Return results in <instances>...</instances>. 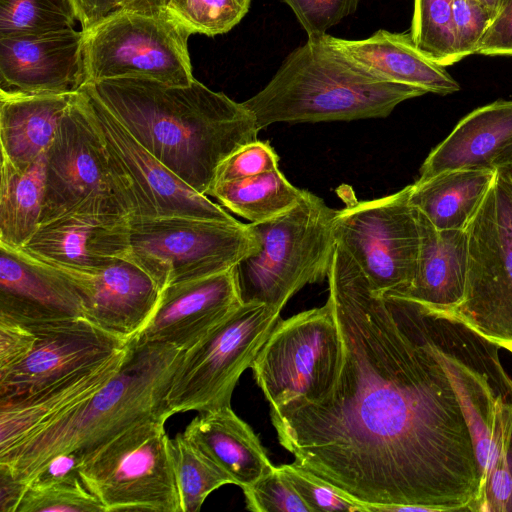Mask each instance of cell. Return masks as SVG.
<instances>
[{
  "mask_svg": "<svg viewBox=\"0 0 512 512\" xmlns=\"http://www.w3.org/2000/svg\"><path fill=\"white\" fill-rule=\"evenodd\" d=\"M512 149V101L498 100L461 119L424 160L418 180L459 169L495 170Z\"/></svg>",
  "mask_w": 512,
  "mask_h": 512,
  "instance_id": "23",
  "label": "cell"
},
{
  "mask_svg": "<svg viewBox=\"0 0 512 512\" xmlns=\"http://www.w3.org/2000/svg\"><path fill=\"white\" fill-rule=\"evenodd\" d=\"M71 0H0V38L75 29Z\"/></svg>",
  "mask_w": 512,
  "mask_h": 512,
  "instance_id": "31",
  "label": "cell"
},
{
  "mask_svg": "<svg viewBox=\"0 0 512 512\" xmlns=\"http://www.w3.org/2000/svg\"><path fill=\"white\" fill-rule=\"evenodd\" d=\"M130 248V217L111 207L89 204L41 223L19 249L48 264L93 271Z\"/></svg>",
  "mask_w": 512,
  "mask_h": 512,
  "instance_id": "17",
  "label": "cell"
},
{
  "mask_svg": "<svg viewBox=\"0 0 512 512\" xmlns=\"http://www.w3.org/2000/svg\"><path fill=\"white\" fill-rule=\"evenodd\" d=\"M182 512H197L207 496L229 478L184 434L171 439Z\"/></svg>",
  "mask_w": 512,
  "mask_h": 512,
  "instance_id": "32",
  "label": "cell"
},
{
  "mask_svg": "<svg viewBox=\"0 0 512 512\" xmlns=\"http://www.w3.org/2000/svg\"><path fill=\"white\" fill-rule=\"evenodd\" d=\"M80 465L81 460L75 452L58 454L49 459L26 485L43 487L80 477Z\"/></svg>",
  "mask_w": 512,
  "mask_h": 512,
  "instance_id": "43",
  "label": "cell"
},
{
  "mask_svg": "<svg viewBox=\"0 0 512 512\" xmlns=\"http://www.w3.org/2000/svg\"><path fill=\"white\" fill-rule=\"evenodd\" d=\"M328 299L343 348L332 390L270 408L294 464L369 512L470 511L481 472L452 383L405 299L336 245Z\"/></svg>",
  "mask_w": 512,
  "mask_h": 512,
  "instance_id": "1",
  "label": "cell"
},
{
  "mask_svg": "<svg viewBox=\"0 0 512 512\" xmlns=\"http://www.w3.org/2000/svg\"><path fill=\"white\" fill-rule=\"evenodd\" d=\"M304 189L293 186L278 169L256 176L215 183L209 196L228 210L261 223L280 216L301 200Z\"/></svg>",
  "mask_w": 512,
  "mask_h": 512,
  "instance_id": "30",
  "label": "cell"
},
{
  "mask_svg": "<svg viewBox=\"0 0 512 512\" xmlns=\"http://www.w3.org/2000/svg\"><path fill=\"white\" fill-rule=\"evenodd\" d=\"M330 40L360 66L388 81L439 95L460 89L445 66L417 48L410 33L380 29L365 39L348 40L330 35Z\"/></svg>",
  "mask_w": 512,
  "mask_h": 512,
  "instance_id": "25",
  "label": "cell"
},
{
  "mask_svg": "<svg viewBox=\"0 0 512 512\" xmlns=\"http://www.w3.org/2000/svg\"><path fill=\"white\" fill-rule=\"evenodd\" d=\"M242 490L253 512H311L278 467Z\"/></svg>",
  "mask_w": 512,
  "mask_h": 512,
  "instance_id": "37",
  "label": "cell"
},
{
  "mask_svg": "<svg viewBox=\"0 0 512 512\" xmlns=\"http://www.w3.org/2000/svg\"><path fill=\"white\" fill-rule=\"evenodd\" d=\"M424 94L365 69L324 34L308 37L288 54L265 87L243 104L261 130L280 122L387 117L401 102Z\"/></svg>",
  "mask_w": 512,
  "mask_h": 512,
  "instance_id": "4",
  "label": "cell"
},
{
  "mask_svg": "<svg viewBox=\"0 0 512 512\" xmlns=\"http://www.w3.org/2000/svg\"><path fill=\"white\" fill-rule=\"evenodd\" d=\"M294 12L308 37L321 36L354 13L361 0H280Z\"/></svg>",
  "mask_w": 512,
  "mask_h": 512,
  "instance_id": "39",
  "label": "cell"
},
{
  "mask_svg": "<svg viewBox=\"0 0 512 512\" xmlns=\"http://www.w3.org/2000/svg\"><path fill=\"white\" fill-rule=\"evenodd\" d=\"M495 171L512 189V149L497 162Z\"/></svg>",
  "mask_w": 512,
  "mask_h": 512,
  "instance_id": "47",
  "label": "cell"
},
{
  "mask_svg": "<svg viewBox=\"0 0 512 512\" xmlns=\"http://www.w3.org/2000/svg\"><path fill=\"white\" fill-rule=\"evenodd\" d=\"M183 350L131 339L118 372L93 396L32 436L0 453V466L27 484L52 457L75 452L82 460L94 449L141 421L160 418Z\"/></svg>",
  "mask_w": 512,
  "mask_h": 512,
  "instance_id": "3",
  "label": "cell"
},
{
  "mask_svg": "<svg viewBox=\"0 0 512 512\" xmlns=\"http://www.w3.org/2000/svg\"><path fill=\"white\" fill-rule=\"evenodd\" d=\"M82 31H88L120 9V0H71Z\"/></svg>",
  "mask_w": 512,
  "mask_h": 512,
  "instance_id": "44",
  "label": "cell"
},
{
  "mask_svg": "<svg viewBox=\"0 0 512 512\" xmlns=\"http://www.w3.org/2000/svg\"><path fill=\"white\" fill-rule=\"evenodd\" d=\"M252 0H169L166 13L191 34L216 36L234 28Z\"/></svg>",
  "mask_w": 512,
  "mask_h": 512,
  "instance_id": "34",
  "label": "cell"
},
{
  "mask_svg": "<svg viewBox=\"0 0 512 512\" xmlns=\"http://www.w3.org/2000/svg\"><path fill=\"white\" fill-rule=\"evenodd\" d=\"M411 185L337 210L333 232L377 294H402L417 267L420 233Z\"/></svg>",
  "mask_w": 512,
  "mask_h": 512,
  "instance_id": "14",
  "label": "cell"
},
{
  "mask_svg": "<svg viewBox=\"0 0 512 512\" xmlns=\"http://www.w3.org/2000/svg\"><path fill=\"white\" fill-rule=\"evenodd\" d=\"M46 154L20 170L1 157L0 244L19 249L40 225Z\"/></svg>",
  "mask_w": 512,
  "mask_h": 512,
  "instance_id": "29",
  "label": "cell"
},
{
  "mask_svg": "<svg viewBox=\"0 0 512 512\" xmlns=\"http://www.w3.org/2000/svg\"><path fill=\"white\" fill-rule=\"evenodd\" d=\"M35 342L36 335L29 326L0 316V374L19 365Z\"/></svg>",
  "mask_w": 512,
  "mask_h": 512,
  "instance_id": "41",
  "label": "cell"
},
{
  "mask_svg": "<svg viewBox=\"0 0 512 512\" xmlns=\"http://www.w3.org/2000/svg\"><path fill=\"white\" fill-rule=\"evenodd\" d=\"M48 265L74 287L86 319L127 340L147 325L160 300L162 291L157 284L128 258L93 271Z\"/></svg>",
  "mask_w": 512,
  "mask_h": 512,
  "instance_id": "19",
  "label": "cell"
},
{
  "mask_svg": "<svg viewBox=\"0 0 512 512\" xmlns=\"http://www.w3.org/2000/svg\"><path fill=\"white\" fill-rule=\"evenodd\" d=\"M78 100L102 142L111 177L130 218L237 221L176 176L85 87L78 92Z\"/></svg>",
  "mask_w": 512,
  "mask_h": 512,
  "instance_id": "10",
  "label": "cell"
},
{
  "mask_svg": "<svg viewBox=\"0 0 512 512\" xmlns=\"http://www.w3.org/2000/svg\"><path fill=\"white\" fill-rule=\"evenodd\" d=\"M259 241L249 224L184 216L130 218L126 256L162 291L236 267L256 253Z\"/></svg>",
  "mask_w": 512,
  "mask_h": 512,
  "instance_id": "8",
  "label": "cell"
},
{
  "mask_svg": "<svg viewBox=\"0 0 512 512\" xmlns=\"http://www.w3.org/2000/svg\"><path fill=\"white\" fill-rule=\"evenodd\" d=\"M26 488L25 483L15 479L5 467L0 466L1 512H17Z\"/></svg>",
  "mask_w": 512,
  "mask_h": 512,
  "instance_id": "45",
  "label": "cell"
},
{
  "mask_svg": "<svg viewBox=\"0 0 512 512\" xmlns=\"http://www.w3.org/2000/svg\"><path fill=\"white\" fill-rule=\"evenodd\" d=\"M73 96L0 94L1 157L23 170L45 155Z\"/></svg>",
  "mask_w": 512,
  "mask_h": 512,
  "instance_id": "27",
  "label": "cell"
},
{
  "mask_svg": "<svg viewBox=\"0 0 512 512\" xmlns=\"http://www.w3.org/2000/svg\"><path fill=\"white\" fill-rule=\"evenodd\" d=\"M84 32L0 38V94L78 93L86 84Z\"/></svg>",
  "mask_w": 512,
  "mask_h": 512,
  "instance_id": "18",
  "label": "cell"
},
{
  "mask_svg": "<svg viewBox=\"0 0 512 512\" xmlns=\"http://www.w3.org/2000/svg\"><path fill=\"white\" fill-rule=\"evenodd\" d=\"M404 299L458 397L482 486L504 460L512 442V378L501 364L500 347L452 313Z\"/></svg>",
  "mask_w": 512,
  "mask_h": 512,
  "instance_id": "5",
  "label": "cell"
},
{
  "mask_svg": "<svg viewBox=\"0 0 512 512\" xmlns=\"http://www.w3.org/2000/svg\"><path fill=\"white\" fill-rule=\"evenodd\" d=\"M0 316L27 326L85 318L81 298L45 262L0 244Z\"/></svg>",
  "mask_w": 512,
  "mask_h": 512,
  "instance_id": "21",
  "label": "cell"
},
{
  "mask_svg": "<svg viewBox=\"0 0 512 512\" xmlns=\"http://www.w3.org/2000/svg\"><path fill=\"white\" fill-rule=\"evenodd\" d=\"M184 434L229 478L231 484L247 487L275 466L259 438L231 406L200 412Z\"/></svg>",
  "mask_w": 512,
  "mask_h": 512,
  "instance_id": "26",
  "label": "cell"
},
{
  "mask_svg": "<svg viewBox=\"0 0 512 512\" xmlns=\"http://www.w3.org/2000/svg\"><path fill=\"white\" fill-rule=\"evenodd\" d=\"M278 162L279 157L270 143L257 139L237 149L219 165L214 184L273 171L278 169Z\"/></svg>",
  "mask_w": 512,
  "mask_h": 512,
  "instance_id": "38",
  "label": "cell"
},
{
  "mask_svg": "<svg viewBox=\"0 0 512 512\" xmlns=\"http://www.w3.org/2000/svg\"><path fill=\"white\" fill-rule=\"evenodd\" d=\"M235 267L165 287L147 325L146 342L191 348L242 305Z\"/></svg>",
  "mask_w": 512,
  "mask_h": 512,
  "instance_id": "20",
  "label": "cell"
},
{
  "mask_svg": "<svg viewBox=\"0 0 512 512\" xmlns=\"http://www.w3.org/2000/svg\"><path fill=\"white\" fill-rule=\"evenodd\" d=\"M343 348L329 305L280 320L250 368L271 407L293 400L316 402L329 394Z\"/></svg>",
  "mask_w": 512,
  "mask_h": 512,
  "instance_id": "13",
  "label": "cell"
},
{
  "mask_svg": "<svg viewBox=\"0 0 512 512\" xmlns=\"http://www.w3.org/2000/svg\"><path fill=\"white\" fill-rule=\"evenodd\" d=\"M278 469L294 487L311 512H369L366 505L350 498L333 485L296 466L294 463L278 466Z\"/></svg>",
  "mask_w": 512,
  "mask_h": 512,
  "instance_id": "36",
  "label": "cell"
},
{
  "mask_svg": "<svg viewBox=\"0 0 512 512\" xmlns=\"http://www.w3.org/2000/svg\"><path fill=\"white\" fill-rule=\"evenodd\" d=\"M280 312L263 303H242L206 337L183 351L165 398V417L231 406L240 376L281 320Z\"/></svg>",
  "mask_w": 512,
  "mask_h": 512,
  "instance_id": "9",
  "label": "cell"
},
{
  "mask_svg": "<svg viewBox=\"0 0 512 512\" xmlns=\"http://www.w3.org/2000/svg\"><path fill=\"white\" fill-rule=\"evenodd\" d=\"M165 422L136 423L82 460L79 476L105 512H182Z\"/></svg>",
  "mask_w": 512,
  "mask_h": 512,
  "instance_id": "7",
  "label": "cell"
},
{
  "mask_svg": "<svg viewBox=\"0 0 512 512\" xmlns=\"http://www.w3.org/2000/svg\"><path fill=\"white\" fill-rule=\"evenodd\" d=\"M129 344L103 362L37 392L0 401V453L93 396L118 372L126 358Z\"/></svg>",
  "mask_w": 512,
  "mask_h": 512,
  "instance_id": "22",
  "label": "cell"
},
{
  "mask_svg": "<svg viewBox=\"0 0 512 512\" xmlns=\"http://www.w3.org/2000/svg\"><path fill=\"white\" fill-rule=\"evenodd\" d=\"M105 512L80 477L43 487L27 486L17 512Z\"/></svg>",
  "mask_w": 512,
  "mask_h": 512,
  "instance_id": "35",
  "label": "cell"
},
{
  "mask_svg": "<svg viewBox=\"0 0 512 512\" xmlns=\"http://www.w3.org/2000/svg\"><path fill=\"white\" fill-rule=\"evenodd\" d=\"M420 246L415 276L400 296L431 309L452 311L463 300L468 269L466 230H439L416 210ZM395 295V294H392Z\"/></svg>",
  "mask_w": 512,
  "mask_h": 512,
  "instance_id": "24",
  "label": "cell"
},
{
  "mask_svg": "<svg viewBox=\"0 0 512 512\" xmlns=\"http://www.w3.org/2000/svg\"><path fill=\"white\" fill-rule=\"evenodd\" d=\"M336 213L320 197L304 190L298 204L286 213L250 223L259 249L235 267L242 302L282 310L305 285L327 278L337 245Z\"/></svg>",
  "mask_w": 512,
  "mask_h": 512,
  "instance_id": "6",
  "label": "cell"
},
{
  "mask_svg": "<svg viewBox=\"0 0 512 512\" xmlns=\"http://www.w3.org/2000/svg\"><path fill=\"white\" fill-rule=\"evenodd\" d=\"M466 231L464 297L447 312L512 353V189L497 172Z\"/></svg>",
  "mask_w": 512,
  "mask_h": 512,
  "instance_id": "12",
  "label": "cell"
},
{
  "mask_svg": "<svg viewBox=\"0 0 512 512\" xmlns=\"http://www.w3.org/2000/svg\"><path fill=\"white\" fill-rule=\"evenodd\" d=\"M423 53L443 66L458 62L453 0H414L410 32Z\"/></svg>",
  "mask_w": 512,
  "mask_h": 512,
  "instance_id": "33",
  "label": "cell"
},
{
  "mask_svg": "<svg viewBox=\"0 0 512 512\" xmlns=\"http://www.w3.org/2000/svg\"><path fill=\"white\" fill-rule=\"evenodd\" d=\"M29 327L35 345L19 365L0 374V401L32 394L99 364L130 342L86 318Z\"/></svg>",
  "mask_w": 512,
  "mask_h": 512,
  "instance_id": "16",
  "label": "cell"
},
{
  "mask_svg": "<svg viewBox=\"0 0 512 512\" xmlns=\"http://www.w3.org/2000/svg\"><path fill=\"white\" fill-rule=\"evenodd\" d=\"M88 204L112 207L128 215L111 177L102 142L76 93L46 153L40 224Z\"/></svg>",
  "mask_w": 512,
  "mask_h": 512,
  "instance_id": "15",
  "label": "cell"
},
{
  "mask_svg": "<svg viewBox=\"0 0 512 512\" xmlns=\"http://www.w3.org/2000/svg\"><path fill=\"white\" fill-rule=\"evenodd\" d=\"M476 54L512 55V0L488 27Z\"/></svg>",
  "mask_w": 512,
  "mask_h": 512,
  "instance_id": "42",
  "label": "cell"
},
{
  "mask_svg": "<svg viewBox=\"0 0 512 512\" xmlns=\"http://www.w3.org/2000/svg\"><path fill=\"white\" fill-rule=\"evenodd\" d=\"M495 177L490 169L442 172L412 184L410 203L439 230H466Z\"/></svg>",
  "mask_w": 512,
  "mask_h": 512,
  "instance_id": "28",
  "label": "cell"
},
{
  "mask_svg": "<svg viewBox=\"0 0 512 512\" xmlns=\"http://www.w3.org/2000/svg\"><path fill=\"white\" fill-rule=\"evenodd\" d=\"M169 0H120V9L148 15L166 13Z\"/></svg>",
  "mask_w": 512,
  "mask_h": 512,
  "instance_id": "46",
  "label": "cell"
},
{
  "mask_svg": "<svg viewBox=\"0 0 512 512\" xmlns=\"http://www.w3.org/2000/svg\"><path fill=\"white\" fill-rule=\"evenodd\" d=\"M453 23L458 60L476 54L492 18L477 0H453Z\"/></svg>",
  "mask_w": 512,
  "mask_h": 512,
  "instance_id": "40",
  "label": "cell"
},
{
  "mask_svg": "<svg viewBox=\"0 0 512 512\" xmlns=\"http://www.w3.org/2000/svg\"><path fill=\"white\" fill-rule=\"evenodd\" d=\"M89 90L157 159L195 191L209 194L219 165L257 140L243 104L194 80L171 86L146 78L87 83Z\"/></svg>",
  "mask_w": 512,
  "mask_h": 512,
  "instance_id": "2",
  "label": "cell"
},
{
  "mask_svg": "<svg viewBox=\"0 0 512 512\" xmlns=\"http://www.w3.org/2000/svg\"><path fill=\"white\" fill-rule=\"evenodd\" d=\"M492 18V22L506 8L510 0H477Z\"/></svg>",
  "mask_w": 512,
  "mask_h": 512,
  "instance_id": "48",
  "label": "cell"
},
{
  "mask_svg": "<svg viewBox=\"0 0 512 512\" xmlns=\"http://www.w3.org/2000/svg\"><path fill=\"white\" fill-rule=\"evenodd\" d=\"M83 32L86 84L146 78L188 86L195 80L188 52L191 33L167 13L119 9Z\"/></svg>",
  "mask_w": 512,
  "mask_h": 512,
  "instance_id": "11",
  "label": "cell"
}]
</instances>
